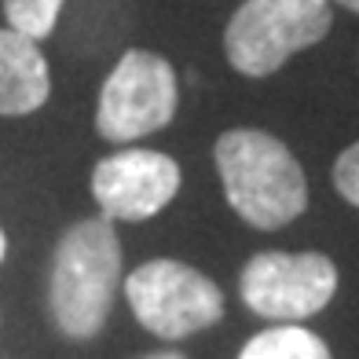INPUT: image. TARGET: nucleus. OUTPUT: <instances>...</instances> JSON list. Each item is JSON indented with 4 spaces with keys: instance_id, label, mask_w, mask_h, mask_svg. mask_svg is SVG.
Here are the masks:
<instances>
[{
    "instance_id": "f257e3e1",
    "label": "nucleus",
    "mask_w": 359,
    "mask_h": 359,
    "mask_svg": "<svg viewBox=\"0 0 359 359\" xmlns=\"http://www.w3.org/2000/svg\"><path fill=\"white\" fill-rule=\"evenodd\" d=\"M121 286V242L114 220H77L59 238L48 279V308L55 326L74 341H92L107 326Z\"/></svg>"
},
{
    "instance_id": "f03ea898",
    "label": "nucleus",
    "mask_w": 359,
    "mask_h": 359,
    "mask_svg": "<svg viewBox=\"0 0 359 359\" xmlns=\"http://www.w3.org/2000/svg\"><path fill=\"white\" fill-rule=\"evenodd\" d=\"M231 209L260 231L297 220L308 205L304 169L283 140L260 128H227L213 147Z\"/></svg>"
},
{
    "instance_id": "7ed1b4c3",
    "label": "nucleus",
    "mask_w": 359,
    "mask_h": 359,
    "mask_svg": "<svg viewBox=\"0 0 359 359\" xmlns=\"http://www.w3.org/2000/svg\"><path fill=\"white\" fill-rule=\"evenodd\" d=\"M330 0H246L224 29L227 62L246 77H268L290 55L326 37Z\"/></svg>"
},
{
    "instance_id": "20e7f679",
    "label": "nucleus",
    "mask_w": 359,
    "mask_h": 359,
    "mask_svg": "<svg viewBox=\"0 0 359 359\" xmlns=\"http://www.w3.org/2000/svg\"><path fill=\"white\" fill-rule=\"evenodd\" d=\"M176 70L147 48H128L103 81L95 133L110 143H133L165 128L176 114Z\"/></svg>"
},
{
    "instance_id": "39448f33",
    "label": "nucleus",
    "mask_w": 359,
    "mask_h": 359,
    "mask_svg": "<svg viewBox=\"0 0 359 359\" xmlns=\"http://www.w3.org/2000/svg\"><path fill=\"white\" fill-rule=\"evenodd\" d=\"M125 297L136 319L165 341L198 334L205 326L220 323L224 316L220 286L198 268L180 264V260H169V257L140 264L125 279Z\"/></svg>"
},
{
    "instance_id": "423d86ee",
    "label": "nucleus",
    "mask_w": 359,
    "mask_h": 359,
    "mask_svg": "<svg viewBox=\"0 0 359 359\" xmlns=\"http://www.w3.org/2000/svg\"><path fill=\"white\" fill-rule=\"evenodd\" d=\"M242 301L275 323H301L337 293V268L326 253H257L242 268Z\"/></svg>"
},
{
    "instance_id": "0eeeda50",
    "label": "nucleus",
    "mask_w": 359,
    "mask_h": 359,
    "mask_svg": "<svg viewBox=\"0 0 359 359\" xmlns=\"http://www.w3.org/2000/svg\"><path fill=\"white\" fill-rule=\"evenodd\" d=\"M180 191V165L161 151L125 147L92 169V198L107 220H151Z\"/></svg>"
},
{
    "instance_id": "6e6552de",
    "label": "nucleus",
    "mask_w": 359,
    "mask_h": 359,
    "mask_svg": "<svg viewBox=\"0 0 359 359\" xmlns=\"http://www.w3.org/2000/svg\"><path fill=\"white\" fill-rule=\"evenodd\" d=\"M52 95V74L37 41L15 29H0V114L22 118L48 103Z\"/></svg>"
},
{
    "instance_id": "1a4fd4ad",
    "label": "nucleus",
    "mask_w": 359,
    "mask_h": 359,
    "mask_svg": "<svg viewBox=\"0 0 359 359\" xmlns=\"http://www.w3.org/2000/svg\"><path fill=\"white\" fill-rule=\"evenodd\" d=\"M62 37L81 55H103L118 48L136 22L133 0H67L62 4Z\"/></svg>"
},
{
    "instance_id": "9d476101",
    "label": "nucleus",
    "mask_w": 359,
    "mask_h": 359,
    "mask_svg": "<svg viewBox=\"0 0 359 359\" xmlns=\"http://www.w3.org/2000/svg\"><path fill=\"white\" fill-rule=\"evenodd\" d=\"M238 359H330V348L319 334L304 330L297 323H283L246 341Z\"/></svg>"
},
{
    "instance_id": "9b49d317",
    "label": "nucleus",
    "mask_w": 359,
    "mask_h": 359,
    "mask_svg": "<svg viewBox=\"0 0 359 359\" xmlns=\"http://www.w3.org/2000/svg\"><path fill=\"white\" fill-rule=\"evenodd\" d=\"M67 0H4V19L15 34H22L29 41H44L55 34L59 15Z\"/></svg>"
},
{
    "instance_id": "f8f14e48",
    "label": "nucleus",
    "mask_w": 359,
    "mask_h": 359,
    "mask_svg": "<svg viewBox=\"0 0 359 359\" xmlns=\"http://www.w3.org/2000/svg\"><path fill=\"white\" fill-rule=\"evenodd\" d=\"M334 187L341 191V198L359 205V143H352L334 165Z\"/></svg>"
},
{
    "instance_id": "ddd939ff",
    "label": "nucleus",
    "mask_w": 359,
    "mask_h": 359,
    "mask_svg": "<svg viewBox=\"0 0 359 359\" xmlns=\"http://www.w3.org/2000/svg\"><path fill=\"white\" fill-rule=\"evenodd\" d=\"M143 359H184L180 352H154V355H143Z\"/></svg>"
},
{
    "instance_id": "4468645a",
    "label": "nucleus",
    "mask_w": 359,
    "mask_h": 359,
    "mask_svg": "<svg viewBox=\"0 0 359 359\" xmlns=\"http://www.w3.org/2000/svg\"><path fill=\"white\" fill-rule=\"evenodd\" d=\"M334 4H341V8H348V11L359 15V0H334Z\"/></svg>"
},
{
    "instance_id": "2eb2a0df",
    "label": "nucleus",
    "mask_w": 359,
    "mask_h": 359,
    "mask_svg": "<svg viewBox=\"0 0 359 359\" xmlns=\"http://www.w3.org/2000/svg\"><path fill=\"white\" fill-rule=\"evenodd\" d=\"M4 253H8V238H4V231H0V260H4Z\"/></svg>"
}]
</instances>
